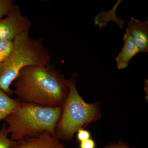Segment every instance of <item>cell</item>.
<instances>
[{
	"mask_svg": "<svg viewBox=\"0 0 148 148\" xmlns=\"http://www.w3.org/2000/svg\"><path fill=\"white\" fill-rule=\"evenodd\" d=\"M12 84L18 101L43 107L63 106L69 92V80L51 63L25 67Z\"/></svg>",
	"mask_w": 148,
	"mask_h": 148,
	"instance_id": "obj_1",
	"label": "cell"
},
{
	"mask_svg": "<svg viewBox=\"0 0 148 148\" xmlns=\"http://www.w3.org/2000/svg\"><path fill=\"white\" fill-rule=\"evenodd\" d=\"M44 38L34 39L29 32L18 35L5 62L0 65V89L10 97L14 95L10 85L24 68L32 66H47L51 63L50 52L43 45Z\"/></svg>",
	"mask_w": 148,
	"mask_h": 148,
	"instance_id": "obj_2",
	"label": "cell"
},
{
	"mask_svg": "<svg viewBox=\"0 0 148 148\" xmlns=\"http://www.w3.org/2000/svg\"><path fill=\"white\" fill-rule=\"evenodd\" d=\"M62 109L63 106L43 107L20 102L18 108L4 119L11 139L16 141L46 132L55 136Z\"/></svg>",
	"mask_w": 148,
	"mask_h": 148,
	"instance_id": "obj_3",
	"label": "cell"
},
{
	"mask_svg": "<svg viewBox=\"0 0 148 148\" xmlns=\"http://www.w3.org/2000/svg\"><path fill=\"white\" fill-rule=\"evenodd\" d=\"M78 76L74 73L69 80V95L56 127L55 136L59 140H71L79 130L98 121L101 117L100 102L86 103L79 95L76 86Z\"/></svg>",
	"mask_w": 148,
	"mask_h": 148,
	"instance_id": "obj_4",
	"label": "cell"
},
{
	"mask_svg": "<svg viewBox=\"0 0 148 148\" xmlns=\"http://www.w3.org/2000/svg\"><path fill=\"white\" fill-rule=\"evenodd\" d=\"M32 26V21L22 16L20 7L15 4L13 10L5 18L0 19V41H13L18 35L29 32Z\"/></svg>",
	"mask_w": 148,
	"mask_h": 148,
	"instance_id": "obj_5",
	"label": "cell"
},
{
	"mask_svg": "<svg viewBox=\"0 0 148 148\" xmlns=\"http://www.w3.org/2000/svg\"><path fill=\"white\" fill-rule=\"evenodd\" d=\"M10 148H65V146L55 135L46 132L15 141Z\"/></svg>",
	"mask_w": 148,
	"mask_h": 148,
	"instance_id": "obj_6",
	"label": "cell"
},
{
	"mask_svg": "<svg viewBox=\"0 0 148 148\" xmlns=\"http://www.w3.org/2000/svg\"><path fill=\"white\" fill-rule=\"evenodd\" d=\"M140 52H148V21H142L131 16L126 28Z\"/></svg>",
	"mask_w": 148,
	"mask_h": 148,
	"instance_id": "obj_7",
	"label": "cell"
},
{
	"mask_svg": "<svg viewBox=\"0 0 148 148\" xmlns=\"http://www.w3.org/2000/svg\"><path fill=\"white\" fill-rule=\"evenodd\" d=\"M140 52V50L126 29L123 38L122 48L116 58L118 69L121 70L127 68L131 59Z\"/></svg>",
	"mask_w": 148,
	"mask_h": 148,
	"instance_id": "obj_8",
	"label": "cell"
},
{
	"mask_svg": "<svg viewBox=\"0 0 148 148\" xmlns=\"http://www.w3.org/2000/svg\"><path fill=\"white\" fill-rule=\"evenodd\" d=\"M20 103L18 99L11 98L0 89V122L13 112Z\"/></svg>",
	"mask_w": 148,
	"mask_h": 148,
	"instance_id": "obj_9",
	"label": "cell"
},
{
	"mask_svg": "<svg viewBox=\"0 0 148 148\" xmlns=\"http://www.w3.org/2000/svg\"><path fill=\"white\" fill-rule=\"evenodd\" d=\"M13 48V41H0V65L6 61Z\"/></svg>",
	"mask_w": 148,
	"mask_h": 148,
	"instance_id": "obj_10",
	"label": "cell"
},
{
	"mask_svg": "<svg viewBox=\"0 0 148 148\" xmlns=\"http://www.w3.org/2000/svg\"><path fill=\"white\" fill-rule=\"evenodd\" d=\"M8 131L6 124L0 130V148H10L15 141L8 138Z\"/></svg>",
	"mask_w": 148,
	"mask_h": 148,
	"instance_id": "obj_11",
	"label": "cell"
},
{
	"mask_svg": "<svg viewBox=\"0 0 148 148\" xmlns=\"http://www.w3.org/2000/svg\"><path fill=\"white\" fill-rule=\"evenodd\" d=\"M13 0H0V19L6 16L13 10L15 6Z\"/></svg>",
	"mask_w": 148,
	"mask_h": 148,
	"instance_id": "obj_12",
	"label": "cell"
},
{
	"mask_svg": "<svg viewBox=\"0 0 148 148\" xmlns=\"http://www.w3.org/2000/svg\"><path fill=\"white\" fill-rule=\"evenodd\" d=\"M77 140L80 142H83L91 138V133L88 130L82 128L79 130L77 132Z\"/></svg>",
	"mask_w": 148,
	"mask_h": 148,
	"instance_id": "obj_13",
	"label": "cell"
},
{
	"mask_svg": "<svg viewBox=\"0 0 148 148\" xmlns=\"http://www.w3.org/2000/svg\"><path fill=\"white\" fill-rule=\"evenodd\" d=\"M104 148H136L130 147L126 142L120 139L117 143L111 142Z\"/></svg>",
	"mask_w": 148,
	"mask_h": 148,
	"instance_id": "obj_14",
	"label": "cell"
},
{
	"mask_svg": "<svg viewBox=\"0 0 148 148\" xmlns=\"http://www.w3.org/2000/svg\"><path fill=\"white\" fill-rule=\"evenodd\" d=\"M80 148H95L96 144L94 140L91 138L83 142H80L79 144Z\"/></svg>",
	"mask_w": 148,
	"mask_h": 148,
	"instance_id": "obj_15",
	"label": "cell"
},
{
	"mask_svg": "<svg viewBox=\"0 0 148 148\" xmlns=\"http://www.w3.org/2000/svg\"><path fill=\"white\" fill-rule=\"evenodd\" d=\"M148 79H146L145 81V90L146 92V96H145V99L146 102H147L148 103Z\"/></svg>",
	"mask_w": 148,
	"mask_h": 148,
	"instance_id": "obj_16",
	"label": "cell"
}]
</instances>
